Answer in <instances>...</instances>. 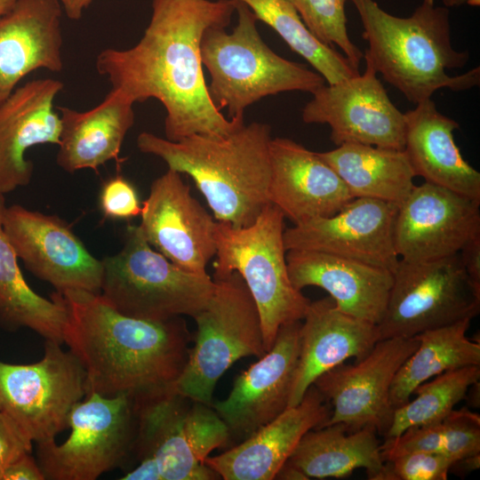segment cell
Returning a JSON list of instances; mask_svg holds the SVG:
<instances>
[{"label": "cell", "mask_w": 480, "mask_h": 480, "mask_svg": "<svg viewBox=\"0 0 480 480\" xmlns=\"http://www.w3.org/2000/svg\"><path fill=\"white\" fill-rule=\"evenodd\" d=\"M66 15L73 20H80L92 0H60Z\"/></svg>", "instance_id": "obj_42"}, {"label": "cell", "mask_w": 480, "mask_h": 480, "mask_svg": "<svg viewBox=\"0 0 480 480\" xmlns=\"http://www.w3.org/2000/svg\"><path fill=\"white\" fill-rule=\"evenodd\" d=\"M101 262L100 294L118 312L138 319L194 317L215 287L208 274L183 270L153 250L137 225L126 227L122 249Z\"/></svg>", "instance_id": "obj_7"}, {"label": "cell", "mask_w": 480, "mask_h": 480, "mask_svg": "<svg viewBox=\"0 0 480 480\" xmlns=\"http://www.w3.org/2000/svg\"><path fill=\"white\" fill-rule=\"evenodd\" d=\"M44 475L30 453L12 462L4 472L2 480H44Z\"/></svg>", "instance_id": "obj_39"}, {"label": "cell", "mask_w": 480, "mask_h": 480, "mask_svg": "<svg viewBox=\"0 0 480 480\" xmlns=\"http://www.w3.org/2000/svg\"><path fill=\"white\" fill-rule=\"evenodd\" d=\"M63 83L35 79L17 87L0 102V194L28 185L34 164L27 150L40 144H59L60 118L53 102Z\"/></svg>", "instance_id": "obj_22"}, {"label": "cell", "mask_w": 480, "mask_h": 480, "mask_svg": "<svg viewBox=\"0 0 480 480\" xmlns=\"http://www.w3.org/2000/svg\"><path fill=\"white\" fill-rule=\"evenodd\" d=\"M270 126L253 122L223 137L194 134L177 141L143 132L138 148L192 178L217 221L252 225L269 203Z\"/></svg>", "instance_id": "obj_4"}, {"label": "cell", "mask_w": 480, "mask_h": 480, "mask_svg": "<svg viewBox=\"0 0 480 480\" xmlns=\"http://www.w3.org/2000/svg\"><path fill=\"white\" fill-rule=\"evenodd\" d=\"M404 148L415 176L480 203V172L460 154L453 132L460 124L426 100L404 113Z\"/></svg>", "instance_id": "obj_26"}, {"label": "cell", "mask_w": 480, "mask_h": 480, "mask_svg": "<svg viewBox=\"0 0 480 480\" xmlns=\"http://www.w3.org/2000/svg\"><path fill=\"white\" fill-rule=\"evenodd\" d=\"M271 27L297 54L305 59L328 84L359 75L333 46L319 41L305 26L287 0H237Z\"/></svg>", "instance_id": "obj_32"}, {"label": "cell", "mask_w": 480, "mask_h": 480, "mask_svg": "<svg viewBox=\"0 0 480 480\" xmlns=\"http://www.w3.org/2000/svg\"><path fill=\"white\" fill-rule=\"evenodd\" d=\"M418 344L416 336L380 340L355 364L342 363L321 374L313 385L331 406L323 427L342 424L349 431L370 428L384 436L394 412L392 382Z\"/></svg>", "instance_id": "obj_13"}, {"label": "cell", "mask_w": 480, "mask_h": 480, "mask_svg": "<svg viewBox=\"0 0 480 480\" xmlns=\"http://www.w3.org/2000/svg\"><path fill=\"white\" fill-rule=\"evenodd\" d=\"M444 421L448 441L444 454L457 461L480 453V416L467 408L452 411Z\"/></svg>", "instance_id": "obj_36"}, {"label": "cell", "mask_w": 480, "mask_h": 480, "mask_svg": "<svg viewBox=\"0 0 480 480\" xmlns=\"http://www.w3.org/2000/svg\"><path fill=\"white\" fill-rule=\"evenodd\" d=\"M212 279L209 302L193 317L195 345L175 384L180 394L208 405L217 381L231 365L266 353L259 310L241 276L234 271Z\"/></svg>", "instance_id": "obj_9"}, {"label": "cell", "mask_w": 480, "mask_h": 480, "mask_svg": "<svg viewBox=\"0 0 480 480\" xmlns=\"http://www.w3.org/2000/svg\"><path fill=\"white\" fill-rule=\"evenodd\" d=\"M60 345L45 340L44 356L34 364L0 361V410L36 443L55 439L87 394L83 366Z\"/></svg>", "instance_id": "obj_12"}, {"label": "cell", "mask_w": 480, "mask_h": 480, "mask_svg": "<svg viewBox=\"0 0 480 480\" xmlns=\"http://www.w3.org/2000/svg\"><path fill=\"white\" fill-rule=\"evenodd\" d=\"M15 2L16 0H0V16L7 12Z\"/></svg>", "instance_id": "obj_45"}, {"label": "cell", "mask_w": 480, "mask_h": 480, "mask_svg": "<svg viewBox=\"0 0 480 480\" xmlns=\"http://www.w3.org/2000/svg\"><path fill=\"white\" fill-rule=\"evenodd\" d=\"M349 1L368 43L364 59L409 101L418 104L443 88L460 92L479 85V67L458 76L448 74L469 60L468 51L452 46L449 8L423 0L410 16L397 17L374 0Z\"/></svg>", "instance_id": "obj_3"}, {"label": "cell", "mask_w": 480, "mask_h": 480, "mask_svg": "<svg viewBox=\"0 0 480 480\" xmlns=\"http://www.w3.org/2000/svg\"><path fill=\"white\" fill-rule=\"evenodd\" d=\"M4 195L0 194V322L12 328H29L45 340L63 343L66 309L52 293L45 299L27 284L4 228Z\"/></svg>", "instance_id": "obj_31"}, {"label": "cell", "mask_w": 480, "mask_h": 480, "mask_svg": "<svg viewBox=\"0 0 480 480\" xmlns=\"http://www.w3.org/2000/svg\"><path fill=\"white\" fill-rule=\"evenodd\" d=\"M380 444L372 428L349 431L342 424H332L308 430L287 461L309 479L344 477L364 468L369 479L386 480Z\"/></svg>", "instance_id": "obj_28"}, {"label": "cell", "mask_w": 480, "mask_h": 480, "mask_svg": "<svg viewBox=\"0 0 480 480\" xmlns=\"http://www.w3.org/2000/svg\"><path fill=\"white\" fill-rule=\"evenodd\" d=\"M53 294L65 307L63 342L85 372L87 394L135 399L175 389L190 350L180 317L147 321L118 312L100 293Z\"/></svg>", "instance_id": "obj_2"}, {"label": "cell", "mask_w": 480, "mask_h": 480, "mask_svg": "<svg viewBox=\"0 0 480 480\" xmlns=\"http://www.w3.org/2000/svg\"><path fill=\"white\" fill-rule=\"evenodd\" d=\"M287 1L298 12L308 29L319 41L330 46H338L350 64L359 70L364 53L348 36L345 12L348 0Z\"/></svg>", "instance_id": "obj_34"}, {"label": "cell", "mask_w": 480, "mask_h": 480, "mask_svg": "<svg viewBox=\"0 0 480 480\" xmlns=\"http://www.w3.org/2000/svg\"><path fill=\"white\" fill-rule=\"evenodd\" d=\"M459 254L469 281L480 291V236L468 242Z\"/></svg>", "instance_id": "obj_40"}, {"label": "cell", "mask_w": 480, "mask_h": 480, "mask_svg": "<svg viewBox=\"0 0 480 480\" xmlns=\"http://www.w3.org/2000/svg\"><path fill=\"white\" fill-rule=\"evenodd\" d=\"M364 74L324 84L302 109L306 124H328L338 147L358 143L404 150L405 117L390 100L372 65Z\"/></svg>", "instance_id": "obj_14"}, {"label": "cell", "mask_w": 480, "mask_h": 480, "mask_svg": "<svg viewBox=\"0 0 480 480\" xmlns=\"http://www.w3.org/2000/svg\"><path fill=\"white\" fill-rule=\"evenodd\" d=\"M275 479L307 480L309 478L300 468L286 461L277 471Z\"/></svg>", "instance_id": "obj_43"}, {"label": "cell", "mask_w": 480, "mask_h": 480, "mask_svg": "<svg viewBox=\"0 0 480 480\" xmlns=\"http://www.w3.org/2000/svg\"><path fill=\"white\" fill-rule=\"evenodd\" d=\"M471 319L426 330L415 335L416 349L396 372L390 388V404L396 408L406 404L414 390L430 378L443 372L480 365V343L466 335Z\"/></svg>", "instance_id": "obj_30"}, {"label": "cell", "mask_w": 480, "mask_h": 480, "mask_svg": "<svg viewBox=\"0 0 480 480\" xmlns=\"http://www.w3.org/2000/svg\"><path fill=\"white\" fill-rule=\"evenodd\" d=\"M236 25L208 28L201 42V58L211 77L208 92L213 105L228 109V118H244L246 108L284 92H314L324 77L304 65L286 60L262 40L257 18L236 0Z\"/></svg>", "instance_id": "obj_5"}, {"label": "cell", "mask_w": 480, "mask_h": 480, "mask_svg": "<svg viewBox=\"0 0 480 480\" xmlns=\"http://www.w3.org/2000/svg\"><path fill=\"white\" fill-rule=\"evenodd\" d=\"M318 155L337 172L354 197L399 205L415 186L416 176L401 149L346 143Z\"/></svg>", "instance_id": "obj_29"}, {"label": "cell", "mask_w": 480, "mask_h": 480, "mask_svg": "<svg viewBox=\"0 0 480 480\" xmlns=\"http://www.w3.org/2000/svg\"><path fill=\"white\" fill-rule=\"evenodd\" d=\"M132 406V451L140 460L153 457L163 480L220 478L205 460L229 441V433L212 405L171 389L134 399Z\"/></svg>", "instance_id": "obj_8"}, {"label": "cell", "mask_w": 480, "mask_h": 480, "mask_svg": "<svg viewBox=\"0 0 480 480\" xmlns=\"http://www.w3.org/2000/svg\"><path fill=\"white\" fill-rule=\"evenodd\" d=\"M444 6L447 8L459 7L462 5L479 6L480 0H442Z\"/></svg>", "instance_id": "obj_44"}, {"label": "cell", "mask_w": 480, "mask_h": 480, "mask_svg": "<svg viewBox=\"0 0 480 480\" xmlns=\"http://www.w3.org/2000/svg\"><path fill=\"white\" fill-rule=\"evenodd\" d=\"M236 6V0H153L140 40L131 48L101 51L96 69L134 102L159 100L169 140L229 135L244 124V118H228L213 105L201 42L208 28L229 24Z\"/></svg>", "instance_id": "obj_1"}, {"label": "cell", "mask_w": 480, "mask_h": 480, "mask_svg": "<svg viewBox=\"0 0 480 480\" xmlns=\"http://www.w3.org/2000/svg\"><path fill=\"white\" fill-rule=\"evenodd\" d=\"M135 102L112 88L105 99L87 111L60 107V135L56 161L68 172L98 168L118 156L134 123Z\"/></svg>", "instance_id": "obj_27"}, {"label": "cell", "mask_w": 480, "mask_h": 480, "mask_svg": "<svg viewBox=\"0 0 480 480\" xmlns=\"http://www.w3.org/2000/svg\"><path fill=\"white\" fill-rule=\"evenodd\" d=\"M140 217V229L151 246L183 270L207 274L216 254L217 220L191 195L180 172L168 169L152 182Z\"/></svg>", "instance_id": "obj_18"}, {"label": "cell", "mask_w": 480, "mask_h": 480, "mask_svg": "<svg viewBox=\"0 0 480 480\" xmlns=\"http://www.w3.org/2000/svg\"><path fill=\"white\" fill-rule=\"evenodd\" d=\"M480 380V365L466 366L443 372L413 392L417 396L396 408L384 439L393 438L416 426L443 420Z\"/></svg>", "instance_id": "obj_33"}, {"label": "cell", "mask_w": 480, "mask_h": 480, "mask_svg": "<svg viewBox=\"0 0 480 480\" xmlns=\"http://www.w3.org/2000/svg\"><path fill=\"white\" fill-rule=\"evenodd\" d=\"M331 406L312 384L301 401L287 407L252 435L205 464L224 480H272L288 460L302 436L321 428Z\"/></svg>", "instance_id": "obj_21"}, {"label": "cell", "mask_w": 480, "mask_h": 480, "mask_svg": "<svg viewBox=\"0 0 480 480\" xmlns=\"http://www.w3.org/2000/svg\"><path fill=\"white\" fill-rule=\"evenodd\" d=\"M480 203L448 188L424 182L398 205L395 248L409 262L458 254L480 236Z\"/></svg>", "instance_id": "obj_16"}, {"label": "cell", "mask_w": 480, "mask_h": 480, "mask_svg": "<svg viewBox=\"0 0 480 480\" xmlns=\"http://www.w3.org/2000/svg\"><path fill=\"white\" fill-rule=\"evenodd\" d=\"M397 208L378 199L354 197L330 217L285 228V250L325 252L394 272L400 260L394 242Z\"/></svg>", "instance_id": "obj_17"}, {"label": "cell", "mask_w": 480, "mask_h": 480, "mask_svg": "<svg viewBox=\"0 0 480 480\" xmlns=\"http://www.w3.org/2000/svg\"><path fill=\"white\" fill-rule=\"evenodd\" d=\"M284 216L268 203L250 226L235 228L217 221L213 277L234 271L244 281L260 317L266 352L279 328L301 321L310 300L291 282L284 244Z\"/></svg>", "instance_id": "obj_6"}, {"label": "cell", "mask_w": 480, "mask_h": 480, "mask_svg": "<svg viewBox=\"0 0 480 480\" xmlns=\"http://www.w3.org/2000/svg\"><path fill=\"white\" fill-rule=\"evenodd\" d=\"M480 312V291L469 281L460 254L422 262L399 260L380 339L413 337L426 330L473 319Z\"/></svg>", "instance_id": "obj_10"}, {"label": "cell", "mask_w": 480, "mask_h": 480, "mask_svg": "<svg viewBox=\"0 0 480 480\" xmlns=\"http://www.w3.org/2000/svg\"><path fill=\"white\" fill-rule=\"evenodd\" d=\"M3 228L18 259L56 292L100 293L101 260L59 217L13 204L5 208Z\"/></svg>", "instance_id": "obj_15"}, {"label": "cell", "mask_w": 480, "mask_h": 480, "mask_svg": "<svg viewBox=\"0 0 480 480\" xmlns=\"http://www.w3.org/2000/svg\"><path fill=\"white\" fill-rule=\"evenodd\" d=\"M99 201L104 217L111 220L132 219L140 215L142 210L134 186L121 175L103 184Z\"/></svg>", "instance_id": "obj_37"}, {"label": "cell", "mask_w": 480, "mask_h": 480, "mask_svg": "<svg viewBox=\"0 0 480 480\" xmlns=\"http://www.w3.org/2000/svg\"><path fill=\"white\" fill-rule=\"evenodd\" d=\"M268 196L293 225L338 212L354 198L316 152L287 138H272Z\"/></svg>", "instance_id": "obj_20"}, {"label": "cell", "mask_w": 480, "mask_h": 480, "mask_svg": "<svg viewBox=\"0 0 480 480\" xmlns=\"http://www.w3.org/2000/svg\"><path fill=\"white\" fill-rule=\"evenodd\" d=\"M456 461L437 452L407 453L386 462V480H446Z\"/></svg>", "instance_id": "obj_35"}, {"label": "cell", "mask_w": 480, "mask_h": 480, "mask_svg": "<svg viewBox=\"0 0 480 480\" xmlns=\"http://www.w3.org/2000/svg\"><path fill=\"white\" fill-rule=\"evenodd\" d=\"M71 432L60 444L36 443L38 464L49 480H95L117 467L132 451L135 434L132 400L127 395L88 393L71 409Z\"/></svg>", "instance_id": "obj_11"}, {"label": "cell", "mask_w": 480, "mask_h": 480, "mask_svg": "<svg viewBox=\"0 0 480 480\" xmlns=\"http://www.w3.org/2000/svg\"><path fill=\"white\" fill-rule=\"evenodd\" d=\"M121 480H163L161 470L153 457H146L140 464L120 478Z\"/></svg>", "instance_id": "obj_41"}, {"label": "cell", "mask_w": 480, "mask_h": 480, "mask_svg": "<svg viewBox=\"0 0 480 480\" xmlns=\"http://www.w3.org/2000/svg\"><path fill=\"white\" fill-rule=\"evenodd\" d=\"M286 261L292 284L301 291H326L342 312L379 324L393 284V272L358 260L316 251L290 250Z\"/></svg>", "instance_id": "obj_25"}, {"label": "cell", "mask_w": 480, "mask_h": 480, "mask_svg": "<svg viewBox=\"0 0 480 480\" xmlns=\"http://www.w3.org/2000/svg\"><path fill=\"white\" fill-rule=\"evenodd\" d=\"M303 319L288 407L298 404L321 374L348 358L362 359L380 340L378 324L342 312L330 296L310 302Z\"/></svg>", "instance_id": "obj_23"}, {"label": "cell", "mask_w": 480, "mask_h": 480, "mask_svg": "<svg viewBox=\"0 0 480 480\" xmlns=\"http://www.w3.org/2000/svg\"><path fill=\"white\" fill-rule=\"evenodd\" d=\"M300 326L301 321L282 325L271 348L237 376L227 398L212 404L229 439L242 442L288 407Z\"/></svg>", "instance_id": "obj_19"}, {"label": "cell", "mask_w": 480, "mask_h": 480, "mask_svg": "<svg viewBox=\"0 0 480 480\" xmlns=\"http://www.w3.org/2000/svg\"><path fill=\"white\" fill-rule=\"evenodd\" d=\"M60 0H16L0 16V102L36 69H63Z\"/></svg>", "instance_id": "obj_24"}, {"label": "cell", "mask_w": 480, "mask_h": 480, "mask_svg": "<svg viewBox=\"0 0 480 480\" xmlns=\"http://www.w3.org/2000/svg\"><path fill=\"white\" fill-rule=\"evenodd\" d=\"M32 442L18 424L0 410V480L12 462L31 452Z\"/></svg>", "instance_id": "obj_38"}]
</instances>
